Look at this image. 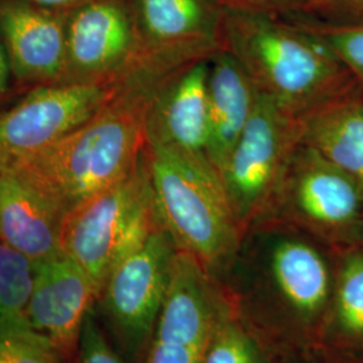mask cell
<instances>
[{
    "instance_id": "cell-1",
    "label": "cell",
    "mask_w": 363,
    "mask_h": 363,
    "mask_svg": "<svg viewBox=\"0 0 363 363\" xmlns=\"http://www.w3.org/2000/svg\"><path fill=\"white\" fill-rule=\"evenodd\" d=\"M174 73L132 67L115 96L85 124L43 150L0 166L15 171L67 214L140 162L150 111Z\"/></svg>"
},
{
    "instance_id": "cell-2",
    "label": "cell",
    "mask_w": 363,
    "mask_h": 363,
    "mask_svg": "<svg viewBox=\"0 0 363 363\" xmlns=\"http://www.w3.org/2000/svg\"><path fill=\"white\" fill-rule=\"evenodd\" d=\"M222 50L242 66L259 93L303 120L361 89L325 42L295 19L223 11Z\"/></svg>"
},
{
    "instance_id": "cell-3",
    "label": "cell",
    "mask_w": 363,
    "mask_h": 363,
    "mask_svg": "<svg viewBox=\"0 0 363 363\" xmlns=\"http://www.w3.org/2000/svg\"><path fill=\"white\" fill-rule=\"evenodd\" d=\"M156 211L177 247L205 269L233 256L241 226L217 169L208 160L145 145Z\"/></svg>"
},
{
    "instance_id": "cell-4",
    "label": "cell",
    "mask_w": 363,
    "mask_h": 363,
    "mask_svg": "<svg viewBox=\"0 0 363 363\" xmlns=\"http://www.w3.org/2000/svg\"><path fill=\"white\" fill-rule=\"evenodd\" d=\"M160 225L147 155L128 175L65 216L61 252L89 274L100 294L105 280Z\"/></svg>"
},
{
    "instance_id": "cell-5",
    "label": "cell",
    "mask_w": 363,
    "mask_h": 363,
    "mask_svg": "<svg viewBox=\"0 0 363 363\" xmlns=\"http://www.w3.org/2000/svg\"><path fill=\"white\" fill-rule=\"evenodd\" d=\"M303 135V118L257 91L252 117L220 171L241 229L276 198Z\"/></svg>"
},
{
    "instance_id": "cell-6",
    "label": "cell",
    "mask_w": 363,
    "mask_h": 363,
    "mask_svg": "<svg viewBox=\"0 0 363 363\" xmlns=\"http://www.w3.org/2000/svg\"><path fill=\"white\" fill-rule=\"evenodd\" d=\"M178 250L160 223L109 273L96 300L112 334L132 358L145 357L148 350Z\"/></svg>"
},
{
    "instance_id": "cell-7",
    "label": "cell",
    "mask_w": 363,
    "mask_h": 363,
    "mask_svg": "<svg viewBox=\"0 0 363 363\" xmlns=\"http://www.w3.org/2000/svg\"><path fill=\"white\" fill-rule=\"evenodd\" d=\"M121 78L42 88L0 117V164L37 152L77 130L115 96Z\"/></svg>"
},
{
    "instance_id": "cell-8",
    "label": "cell",
    "mask_w": 363,
    "mask_h": 363,
    "mask_svg": "<svg viewBox=\"0 0 363 363\" xmlns=\"http://www.w3.org/2000/svg\"><path fill=\"white\" fill-rule=\"evenodd\" d=\"M138 57L181 69L222 50L223 10L213 0H138Z\"/></svg>"
},
{
    "instance_id": "cell-9",
    "label": "cell",
    "mask_w": 363,
    "mask_h": 363,
    "mask_svg": "<svg viewBox=\"0 0 363 363\" xmlns=\"http://www.w3.org/2000/svg\"><path fill=\"white\" fill-rule=\"evenodd\" d=\"M99 298L89 274L62 252L37 262L35 281L23 316L62 363H74L88 313Z\"/></svg>"
},
{
    "instance_id": "cell-10",
    "label": "cell",
    "mask_w": 363,
    "mask_h": 363,
    "mask_svg": "<svg viewBox=\"0 0 363 363\" xmlns=\"http://www.w3.org/2000/svg\"><path fill=\"white\" fill-rule=\"evenodd\" d=\"M277 196H284L301 220L325 230L350 226L363 205L359 186L303 142L291 159Z\"/></svg>"
},
{
    "instance_id": "cell-11",
    "label": "cell",
    "mask_w": 363,
    "mask_h": 363,
    "mask_svg": "<svg viewBox=\"0 0 363 363\" xmlns=\"http://www.w3.org/2000/svg\"><path fill=\"white\" fill-rule=\"evenodd\" d=\"M211 58V57H210ZM201 60L178 70L156 94L147 142L208 160V64ZM213 166V164H211Z\"/></svg>"
},
{
    "instance_id": "cell-12",
    "label": "cell",
    "mask_w": 363,
    "mask_h": 363,
    "mask_svg": "<svg viewBox=\"0 0 363 363\" xmlns=\"http://www.w3.org/2000/svg\"><path fill=\"white\" fill-rule=\"evenodd\" d=\"M66 49L67 60L78 72L99 79H116L136 61V33L117 0H94L72 19Z\"/></svg>"
},
{
    "instance_id": "cell-13",
    "label": "cell",
    "mask_w": 363,
    "mask_h": 363,
    "mask_svg": "<svg viewBox=\"0 0 363 363\" xmlns=\"http://www.w3.org/2000/svg\"><path fill=\"white\" fill-rule=\"evenodd\" d=\"M65 211L15 171L0 166V240L35 262L61 253Z\"/></svg>"
},
{
    "instance_id": "cell-14",
    "label": "cell",
    "mask_w": 363,
    "mask_h": 363,
    "mask_svg": "<svg viewBox=\"0 0 363 363\" xmlns=\"http://www.w3.org/2000/svg\"><path fill=\"white\" fill-rule=\"evenodd\" d=\"M208 160L220 175L252 117L257 89L233 57L225 50L208 64Z\"/></svg>"
},
{
    "instance_id": "cell-15",
    "label": "cell",
    "mask_w": 363,
    "mask_h": 363,
    "mask_svg": "<svg viewBox=\"0 0 363 363\" xmlns=\"http://www.w3.org/2000/svg\"><path fill=\"white\" fill-rule=\"evenodd\" d=\"M1 26L13 66L25 77L57 76L67 60L62 23L37 9L10 4L1 11Z\"/></svg>"
},
{
    "instance_id": "cell-16",
    "label": "cell",
    "mask_w": 363,
    "mask_h": 363,
    "mask_svg": "<svg viewBox=\"0 0 363 363\" xmlns=\"http://www.w3.org/2000/svg\"><path fill=\"white\" fill-rule=\"evenodd\" d=\"M303 143L349 175L363 193V93H349L307 117Z\"/></svg>"
},
{
    "instance_id": "cell-17",
    "label": "cell",
    "mask_w": 363,
    "mask_h": 363,
    "mask_svg": "<svg viewBox=\"0 0 363 363\" xmlns=\"http://www.w3.org/2000/svg\"><path fill=\"white\" fill-rule=\"evenodd\" d=\"M271 269L280 294L298 313L311 316L323 307L330 274L315 247L298 240H283L273 247Z\"/></svg>"
},
{
    "instance_id": "cell-18",
    "label": "cell",
    "mask_w": 363,
    "mask_h": 363,
    "mask_svg": "<svg viewBox=\"0 0 363 363\" xmlns=\"http://www.w3.org/2000/svg\"><path fill=\"white\" fill-rule=\"evenodd\" d=\"M37 262L0 240V320L23 315L35 281Z\"/></svg>"
},
{
    "instance_id": "cell-19",
    "label": "cell",
    "mask_w": 363,
    "mask_h": 363,
    "mask_svg": "<svg viewBox=\"0 0 363 363\" xmlns=\"http://www.w3.org/2000/svg\"><path fill=\"white\" fill-rule=\"evenodd\" d=\"M0 363H62L23 315L0 320Z\"/></svg>"
},
{
    "instance_id": "cell-20",
    "label": "cell",
    "mask_w": 363,
    "mask_h": 363,
    "mask_svg": "<svg viewBox=\"0 0 363 363\" xmlns=\"http://www.w3.org/2000/svg\"><path fill=\"white\" fill-rule=\"evenodd\" d=\"M294 19L323 40L363 88V25H330L307 18Z\"/></svg>"
},
{
    "instance_id": "cell-21",
    "label": "cell",
    "mask_w": 363,
    "mask_h": 363,
    "mask_svg": "<svg viewBox=\"0 0 363 363\" xmlns=\"http://www.w3.org/2000/svg\"><path fill=\"white\" fill-rule=\"evenodd\" d=\"M202 363H259V349L240 325L220 316Z\"/></svg>"
},
{
    "instance_id": "cell-22",
    "label": "cell",
    "mask_w": 363,
    "mask_h": 363,
    "mask_svg": "<svg viewBox=\"0 0 363 363\" xmlns=\"http://www.w3.org/2000/svg\"><path fill=\"white\" fill-rule=\"evenodd\" d=\"M337 319L354 335H363V255L345 261L337 291Z\"/></svg>"
},
{
    "instance_id": "cell-23",
    "label": "cell",
    "mask_w": 363,
    "mask_h": 363,
    "mask_svg": "<svg viewBox=\"0 0 363 363\" xmlns=\"http://www.w3.org/2000/svg\"><path fill=\"white\" fill-rule=\"evenodd\" d=\"M74 363H127L108 340L94 308L85 319Z\"/></svg>"
},
{
    "instance_id": "cell-24",
    "label": "cell",
    "mask_w": 363,
    "mask_h": 363,
    "mask_svg": "<svg viewBox=\"0 0 363 363\" xmlns=\"http://www.w3.org/2000/svg\"><path fill=\"white\" fill-rule=\"evenodd\" d=\"M223 11L256 13L281 19L303 18L308 0H213Z\"/></svg>"
},
{
    "instance_id": "cell-25",
    "label": "cell",
    "mask_w": 363,
    "mask_h": 363,
    "mask_svg": "<svg viewBox=\"0 0 363 363\" xmlns=\"http://www.w3.org/2000/svg\"><path fill=\"white\" fill-rule=\"evenodd\" d=\"M303 18L330 25H363V0H308Z\"/></svg>"
},
{
    "instance_id": "cell-26",
    "label": "cell",
    "mask_w": 363,
    "mask_h": 363,
    "mask_svg": "<svg viewBox=\"0 0 363 363\" xmlns=\"http://www.w3.org/2000/svg\"><path fill=\"white\" fill-rule=\"evenodd\" d=\"M208 346L152 337L144 363H202Z\"/></svg>"
},
{
    "instance_id": "cell-27",
    "label": "cell",
    "mask_w": 363,
    "mask_h": 363,
    "mask_svg": "<svg viewBox=\"0 0 363 363\" xmlns=\"http://www.w3.org/2000/svg\"><path fill=\"white\" fill-rule=\"evenodd\" d=\"M9 77V65L6 60V54L3 52V48L0 45V93L6 89Z\"/></svg>"
},
{
    "instance_id": "cell-28",
    "label": "cell",
    "mask_w": 363,
    "mask_h": 363,
    "mask_svg": "<svg viewBox=\"0 0 363 363\" xmlns=\"http://www.w3.org/2000/svg\"><path fill=\"white\" fill-rule=\"evenodd\" d=\"M33 3H37L39 6H49V7H62V6H69L79 3L84 0H30Z\"/></svg>"
}]
</instances>
